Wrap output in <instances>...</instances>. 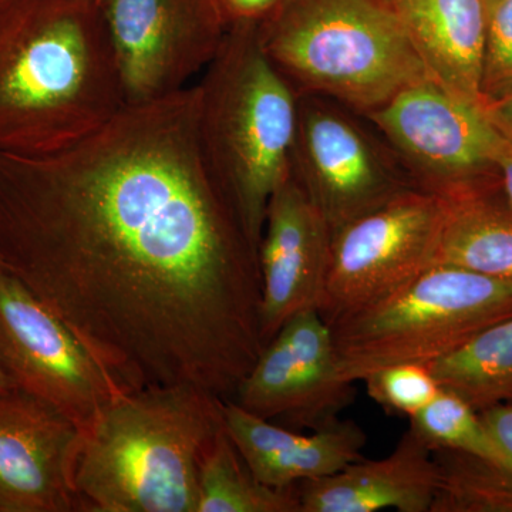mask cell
<instances>
[{"instance_id": "6da1fadb", "label": "cell", "mask_w": 512, "mask_h": 512, "mask_svg": "<svg viewBox=\"0 0 512 512\" xmlns=\"http://www.w3.org/2000/svg\"><path fill=\"white\" fill-rule=\"evenodd\" d=\"M0 265L126 392L234 400L264 349L259 248L205 164L197 86L56 153L0 151Z\"/></svg>"}, {"instance_id": "7a4b0ae2", "label": "cell", "mask_w": 512, "mask_h": 512, "mask_svg": "<svg viewBox=\"0 0 512 512\" xmlns=\"http://www.w3.org/2000/svg\"><path fill=\"white\" fill-rule=\"evenodd\" d=\"M124 106L99 0H0V151L56 153Z\"/></svg>"}, {"instance_id": "3957f363", "label": "cell", "mask_w": 512, "mask_h": 512, "mask_svg": "<svg viewBox=\"0 0 512 512\" xmlns=\"http://www.w3.org/2000/svg\"><path fill=\"white\" fill-rule=\"evenodd\" d=\"M224 402L187 384L117 396L84 433L83 512H197L201 461L224 429Z\"/></svg>"}, {"instance_id": "277c9868", "label": "cell", "mask_w": 512, "mask_h": 512, "mask_svg": "<svg viewBox=\"0 0 512 512\" xmlns=\"http://www.w3.org/2000/svg\"><path fill=\"white\" fill-rule=\"evenodd\" d=\"M195 86L205 164L259 248L269 200L292 175L298 96L259 45L256 22L228 29Z\"/></svg>"}, {"instance_id": "5b68a950", "label": "cell", "mask_w": 512, "mask_h": 512, "mask_svg": "<svg viewBox=\"0 0 512 512\" xmlns=\"http://www.w3.org/2000/svg\"><path fill=\"white\" fill-rule=\"evenodd\" d=\"M256 35L296 96L329 97L362 116L430 79L382 0H279Z\"/></svg>"}, {"instance_id": "8992f818", "label": "cell", "mask_w": 512, "mask_h": 512, "mask_svg": "<svg viewBox=\"0 0 512 512\" xmlns=\"http://www.w3.org/2000/svg\"><path fill=\"white\" fill-rule=\"evenodd\" d=\"M512 316V281L434 265L402 292L332 329L340 372L363 382L384 367L427 365Z\"/></svg>"}, {"instance_id": "52a82bcc", "label": "cell", "mask_w": 512, "mask_h": 512, "mask_svg": "<svg viewBox=\"0 0 512 512\" xmlns=\"http://www.w3.org/2000/svg\"><path fill=\"white\" fill-rule=\"evenodd\" d=\"M292 175L338 231L417 190L379 131L362 114L319 94H299Z\"/></svg>"}, {"instance_id": "ba28073f", "label": "cell", "mask_w": 512, "mask_h": 512, "mask_svg": "<svg viewBox=\"0 0 512 512\" xmlns=\"http://www.w3.org/2000/svg\"><path fill=\"white\" fill-rule=\"evenodd\" d=\"M443 200L410 190L333 232L318 312L329 326L389 301L436 265Z\"/></svg>"}, {"instance_id": "9c48e42d", "label": "cell", "mask_w": 512, "mask_h": 512, "mask_svg": "<svg viewBox=\"0 0 512 512\" xmlns=\"http://www.w3.org/2000/svg\"><path fill=\"white\" fill-rule=\"evenodd\" d=\"M0 360L16 389L55 407L84 433L127 393L76 333L2 265Z\"/></svg>"}, {"instance_id": "30bf717a", "label": "cell", "mask_w": 512, "mask_h": 512, "mask_svg": "<svg viewBox=\"0 0 512 512\" xmlns=\"http://www.w3.org/2000/svg\"><path fill=\"white\" fill-rule=\"evenodd\" d=\"M399 158L417 190L444 198L500 180L501 134L483 110L427 79L365 114Z\"/></svg>"}, {"instance_id": "8fae6325", "label": "cell", "mask_w": 512, "mask_h": 512, "mask_svg": "<svg viewBox=\"0 0 512 512\" xmlns=\"http://www.w3.org/2000/svg\"><path fill=\"white\" fill-rule=\"evenodd\" d=\"M126 104L187 89L217 55L228 26L211 0H100Z\"/></svg>"}, {"instance_id": "7c38bea8", "label": "cell", "mask_w": 512, "mask_h": 512, "mask_svg": "<svg viewBox=\"0 0 512 512\" xmlns=\"http://www.w3.org/2000/svg\"><path fill=\"white\" fill-rule=\"evenodd\" d=\"M355 396V383L340 372L332 329L311 309L266 343L234 402L279 426L315 431L339 420Z\"/></svg>"}, {"instance_id": "4fadbf2b", "label": "cell", "mask_w": 512, "mask_h": 512, "mask_svg": "<svg viewBox=\"0 0 512 512\" xmlns=\"http://www.w3.org/2000/svg\"><path fill=\"white\" fill-rule=\"evenodd\" d=\"M79 424L35 396L0 394V512H83Z\"/></svg>"}, {"instance_id": "5bb4252c", "label": "cell", "mask_w": 512, "mask_h": 512, "mask_svg": "<svg viewBox=\"0 0 512 512\" xmlns=\"http://www.w3.org/2000/svg\"><path fill=\"white\" fill-rule=\"evenodd\" d=\"M330 247L328 222L291 175L269 200L259 244L264 348L293 316L318 311Z\"/></svg>"}, {"instance_id": "9a60e30c", "label": "cell", "mask_w": 512, "mask_h": 512, "mask_svg": "<svg viewBox=\"0 0 512 512\" xmlns=\"http://www.w3.org/2000/svg\"><path fill=\"white\" fill-rule=\"evenodd\" d=\"M224 426L249 470L261 483L289 487L332 476L362 460L365 430L353 420H336L303 434L224 402Z\"/></svg>"}, {"instance_id": "2e32d148", "label": "cell", "mask_w": 512, "mask_h": 512, "mask_svg": "<svg viewBox=\"0 0 512 512\" xmlns=\"http://www.w3.org/2000/svg\"><path fill=\"white\" fill-rule=\"evenodd\" d=\"M436 485L433 450L409 429L389 456L303 481L298 495L301 512H430Z\"/></svg>"}, {"instance_id": "e0dca14e", "label": "cell", "mask_w": 512, "mask_h": 512, "mask_svg": "<svg viewBox=\"0 0 512 512\" xmlns=\"http://www.w3.org/2000/svg\"><path fill=\"white\" fill-rule=\"evenodd\" d=\"M430 80L456 99L483 110L488 9L484 0H392Z\"/></svg>"}, {"instance_id": "ac0fdd59", "label": "cell", "mask_w": 512, "mask_h": 512, "mask_svg": "<svg viewBox=\"0 0 512 512\" xmlns=\"http://www.w3.org/2000/svg\"><path fill=\"white\" fill-rule=\"evenodd\" d=\"M441 200L436 265L512 281V205L501 178Z\"/></svg>"}, {"instance_id": "d6986e66", "label": "cell", "mask_w": 512, "mask_h": 512, "mask_svg": "<svg viewBox=\"0 0 512 512\" xmlns=\"http://www.w3.org/2000/svg\"><path fill=\"white\" fill-rule=\"evenodd\" d=\"M426 366L440 389L478 413L512 403V316Z\"/></svg>"}, {"instance_id": "ffe728a7", "label": "cell", "mask_w": 512, "mask_h": 512, "mask_svg": "<svg viewBox=\"0 0 512 512\" xmlns=\"http://www.w3.org/2000/svg\"><path fill=\"white\" fill-rule=\"evenodd\" d=\"M197 512H301L298 484L261 483L224 426L202 457Z\"/></svg>"}, {"instance_id": "44dd1931", "label": "cell", "mask_w": 512, "mask_h": 512, "mask_svg": "<svg viewBox=\"0 0 512 512\" xmlns=\"http://www.w3.org/2000/svg\"><path fill=\"white\" fill-rule=\"evenodd\" d=\"M433 458L430 512H512V468L451 448H436Z\"/></svg>"}, {"instance_id": "7402d4cb", "label": "cell", "mask_w": 512, "mask_h": 512, "mask_svg": "<svg viewBox=\"0 0 512 512\" xmlns=\"http://www.w3.org/2000/svg\"><path fill=\"white\" fill-rule=\"evenodd\" d=\"M410 429L431 450L451 448L511 467L480 414L454 393L441 389L420 412L410 417Z\"/></svg>"}, {"instance_id": "603a6c76", "label": "cell", "mask_w": 512, "mask_h": 512, "mask_svg": "<svg viewBox=\"0 0 512 512\" xmlns=\"http://www.w3.org/2000/svg\"><path fill=\"white\" fill-rule=\"evenodd\" d=\"M363 382L373 402L386 412L412 417L440 392L426 365L402 363L370 373Z\"/></svg>"}, {"instance_id": "cb8c5ba5", "label": "cell", "mask_w": 512, "mask_h": 512, "mask_svg": "<svg viewBox=\"0 0 512 512\" xmlns=\"http://www.w3.org/2000/svg\"><path fill=\"white\" fill-rule=\"evenodd\" d=\"M512 90V0H505L488 12L481 97L485 104Z\"/></svg>"}, {"instance_id": "d4e9b609", "label": "cell", "mask_w": 512, "mask_h": 512, "mask_svg": "<svg viewBox=\"0 0 512 512\" xmlns=\"http://www.w3.org/2000/svg\"><path fill=\"white\" fill-rule=\"evenodd\" d=\"M478 414L512 467V403L493 407Z\"/></svg>"}, {"instance_id": "484cf974", "label": "cell", "mask_w": 512, "mask_h": 512, "mask_svg": "<svg viewBox=\"0 0 512 512\" xmlns=\"http://www.w3.org/2000/svg\"><path fill=\"white\" fill-rule=\"evenodd\" d=\"M483 113L495 130L512 144V90L500 99L485 104Z\"/></svg>"}, {"instance_id": "4316f807", "label": "cell", "mask_w": 512, "mask_h": 512, "mask_svg": "<svg viewBox=\"0 0 512 512\" xmlns=\"http://www.w3.org/2000/svg\"><path fill=\"white\" fill-rule=\"evenodd\" d=\"M495 163H497L498 171H500L505 195H507L508 201L512 205V144L508 143L503 136H501L500 144H498Z\"/></svg>"}, {"instance_id": "83f0119b", "label": "cell", "mask_w": 512, "mask_h": 512, "mask_svg": "<svg viewBox=\"0 0 512 512\" xmlns=\"http://www.w3.org/2000/svg\"><path fill=\"white\" fill-rule=\"evenodd\" d=\"M12 390H16L15 383L10 379L8 372L2 365V360H0V394L12 392Z\"/></svg>"}, {"instance_id": "f1b7e54d", "label": "cell", "mask_w": 512, "mask_h": 512, "mask_svg": "<svg viewBox=\"0 0 512 512\" xmlns=\"http://www.w3.org/2000/svg\"><path fill=\"white\" fill-rule=\"evenodd\" d=\"M485 5H487L488 12L494 8V6L500 5V3L505 2V0H484Z\"/></svg>"}, {"instance_id": "f546056e", "label": "cell", "mask_w": 512, "mask_h": 512, "mask_svg": "<svg viewBox=\"0 0 512 512\" xmlns=\"http://www.w3.org/2000/svg\"><path fill=\"white\" fill-rule=\"evenodd\" d=\"M383 3H386V5L390 6V3H392V0H382Z\"/></svg>"}, {"instance_id": "4dcf8cb0", "label": "cell", "mask_w": 512, "mask_h": 512, "mask_svg": "<svg viewBox=\"0 0 512 512\" xmlns=\"http://www.w3.org/2000/svg\"><path fill=\"white\" fill-rule=\"evenodd\" d=\"M99 2H100V0H99Z\"/></svg>"}]
</instances>
